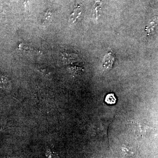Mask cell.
<instances>
[{
	"instance_id": "cell-1",
	"label": "cell",
	"mask_w": 158,
	"mask_h": 158,
	"mask_svg": "<svg viewBox=\"0 0 158 158\" xmlns=\"http://www.w3.org/2000/svg\"><path fill=\"white\" fill-rule=\"evenodd\" d=\"M115 55L112 53L107 54L103 61V67L106 70H110L113 66L115 61Z\"/></svg>"
},
{
	"instance_id": "cell-2",
	"label": "cell",
	"mask_w": 158,
	"mask_h": 158,
	"mask_svg": "<svg viewBox=\"0 0 158 158\" xmlns=\"http://www.w3.org/2000/svg\"><path fill=\"white\" fill-rule=\"evenodd\" d=\"M82 12V9L81 6L79 5L76 6L74 9L73 12L70 15L69 19V22L71 23H75L76 22V20L80 17Z\"/></svg>"
},
{
	"instance_id": "cell-3",
	"label": "cell",
	"mask_w": 158,
	"mask_h": 158,
	"mask_svg": "<svg viewBox=\"0 0 158 158\" xmlns=\"http://www.w3.org/2000/svg\"><path fill=\"white\" fill-rule=\"evenodd\" d=\"M11 87V81L8 77L6 75L0 76V89L8 90Z\"/></svg>"
},
{
	"instance_id": "cell-4",
	"label": "cell",
	"mask_w": 158,
	"mask_h": 158,
	"mask_svg": "<svg viewBox=\"0 0 158 158\" xmlns=\"http://www.w3.org/2000/svg\"><path fill=\"white\" fill-rule=\"evenodd\" d=\"M100 124H99L98 126V130L99 133H102L103 134L104 132V135H106L108 136V127H109V124L110 123L107 122H105L104 124V122H101Z\"/></svg>"
},
{
	"instance_id": "cell-5",
	"label": "cell",
	"mask_w": 158,
	"mask_h": 158,
	"mask_svg": "<svg viewBox=\"0 0 158 158\" xmlns=\"http://www.w3.org/2000/svg\"><path fill=\"white\" fill-rule=\"evenodd\" d=\"M116 99L115 97L114 94L113 93L109 94L106 96L105 101L108 104H113L116 102Z\"/></svg>"
},
{
	"instance_id": "cell-6",
	"label": "cell",
	"mask_w": 158,
	"mask_h": 158,
	"mask_svg": "<svg viewBox=\"0 0 158 158\" xmlns=\"http://www.w3.org/2000/svg\"><path fill=\"white\" fill-rule=\"evenodd\" d=\"M101 0H98L96 1L94 5V10H95V17L96 19H97L98 16L100 15V13L101 11Z\"/></svg>"
},
{
	"instance_id": "cell-7",
	"label": "cell",
	"mask_w": 158,
	"mask_h": 158,
	"mask_svg": "<svg viewBox=\"0 0 158 158\" xmlns=\"http://www.w3.org/2000/svg\"><path fill=\"white\" fill-rule=\"evenodd\" d=\"M52 17V13L49 10H48L47 12L45 13L43 19V24L46 26L48 24L51 20Z\"/></svg>"
},
{
	"instance_id": "cell-8",
	"label": "cell",
	"mask_w": 158,
	"mask_h": 158,
	"mask_svg": "<svg viewBox=\"0 0 158 158\" xmlns=\"http://www.w3.org/2000/svg\"><path fill=\"white\" fill-rule=\"evenodd\" d=\"M122 149H123V151H124V152L125 153L126 155H127V156H131L133 154L132 150L129 147L124 145L122 147Z\"/></svg>"
},
{
	"instance_id": "cell-9",
	"label": "cell",
	"mask_w": 158,
	"mask_h": 158,
	"mask_svg": "<svg viewBox=\"0 0 158 158\" xmlns=\"http://www.w3.org/2000/svg\"><path fill=\"white\" fill-rule=\"evenodd\" d=\"M29 4H30V2H29V0H26V1H25V2L24 3L25 8L27 11V10H29Z\"/></svg>"
}]
</instances>
